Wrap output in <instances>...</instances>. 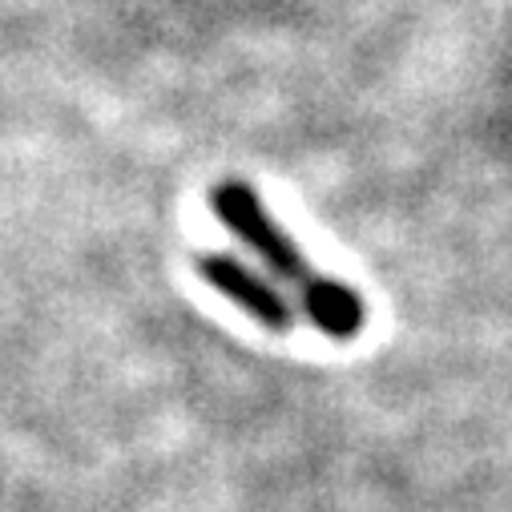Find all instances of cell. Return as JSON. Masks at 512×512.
Segmentation results:
<instances>
[{"instance_id": "cell-1", "label": "cell", "mask_w": 512, "mask_h": 512, "mask_svg": "<svg viewBox=\"0 0 512 512\" xmlns=\"http://www.w3.org/2000/svg\"><path fill=\"white\" fill-rule=\"evenodd\" d=\"M210 210L218 214V222L238 234L259 259L299 291L303 299V315L315 323V331H323L327 339H355L367 323V307L359 299L355 287L339 283V279H327L319 271L307 267L303 250L291 242V234L271 218V210L263 206V198L254 194L246 182L230 178V182H218L210 190Z\"/></svg>"}, {"instance_id": "cell-2", "label": "cell", "mask_w": 512, "mask_h": 512, "mask_svg": "<svg viewBox=\"0 0 512 512\" xmlns=\"http://www.w3.org/2000/svg\"><path fill=\"white\" fill-rule=\"evenodd\" d=\"M198 271H202V279L218 295H226L234 307H242L254 323H263L271 331H291L299 323L295 303L275 283H267L263 275H254L246 263H238L234 254L210 250V254H202V259H198Z\"/></svg>"}]
</instances>
